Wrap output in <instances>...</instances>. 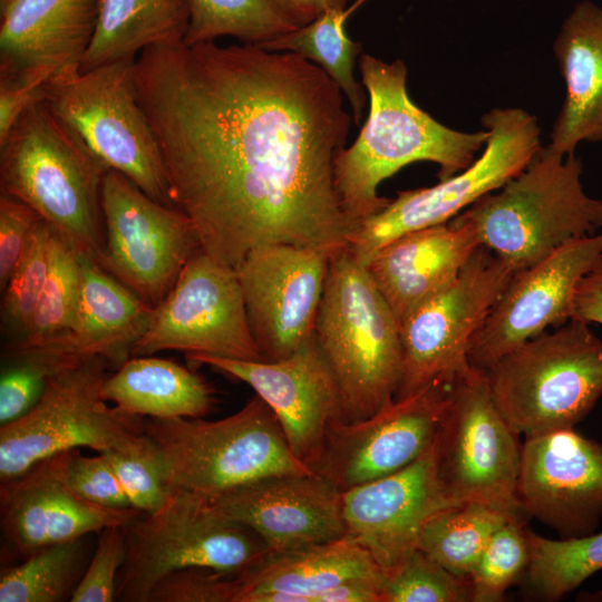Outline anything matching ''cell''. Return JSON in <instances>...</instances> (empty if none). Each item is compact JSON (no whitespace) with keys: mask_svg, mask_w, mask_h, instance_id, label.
Returning a JSON list of instances; mask_svg holds the SVG:
<instances>
[{"mask_svg":"<svg viewBox=\"0 0 602 602\" xmlns=\"http://www.w3.org/2000/svg\"><path fill=\"white\" fill-rule=\"evenodd\" d=\"M135 87L173 204L212 259L237 269L266 244L348 245L358 223L340 204L334 162L351 115L320 67L253 45L181 41L144 49Z\"/></svg>","mask_w":602,"mask_h":602,"instance_id":"1","label":"cell"},{"mask_svg":"<svg viewBox=\"0 0 602 602\" xmlns=\"http://www.w3.org/2000/svg\"><path fill=\"white\" fill-rule=\"evenodd\" d=\"M571 319L602 326V261L577 283Z\"/></svg>","mask_w":602,"mask_h":602,"instance_id":"47","label":"cell"},{"mask_svg":"<svg viewBox=\"0 0 602 602\" xmlns=\"http://www.w3.org/2000/svg\"><path fill=\"white\" fill-rule=\"evenodd\" d=\"M515 271L479 245L458 276L414 310L400 324L402 375L395 399L435 381L453 382L469 372L472 338Z\"/></svg>","mask_w":602,"mask_h":602,"instance_id":"13","label":"cell"},{"mask_svg":"<svg viewBox=\"0 0 602 602\" xmlns=\"http://www.w3.org/2000/svg\"><path fill=\"white\" fill-rule=\"evenodd\" d=\"M437 443L438 475L453 501L522 511V446L495 405L484 371L473 368L450 385Z\"/></svg>","mask_w":602,"mask_h":602,"instance_id":"12","label":"cell"},{"mask_svg":"<svg viewBox=\"0 0 602 602\" xmlns=\"http://www.w3.org/2000/svg\"><path fill=\"white\" fill-rule=\"evenodd\" d=\"M108 171L45 100L28 107L0 142L1 194L28 204L78 255L98 265Z\"/></svg>","mask_w":602,"mask_h":602,"instance_id":"3","label":"cell"},{"mask_svg":"<svg viewBox=\"0 0 602 602\" xmlns=\"http://www.w3.org/2000/svg\"><path fill=\"white\" fill-rule=\"evenodd\" d=\"M78 256L80 295L75 324L67 337L81 353L103 357L117 369L132 357L155 308L97 263Z\"/></svg>","mask_w":602,"mask_h":602,"instance_id":"28","label":"cell"},{"mask_svg":"<svg viewBox=\"0 0 602 602\" xmlns=\"http://www.w3.org/2000/svg\"><path fill=\"white\" fill-rule=\"evenodd\" d=\"M520 517L517 512L467 502L431 516L423 527L417 547L454 575L469 579L494 532Z\"/></svg>","mask_w":602,"mask_h":602,"instance_id":"32","label":"cell"},{"mask_svg":"<svg viewBox=\"0 0 602 602\" xmlns=\"http://www.w3.org/2000/svg\"><path fill=\"white\" fill-rule=\"evenodd\" d=\"M186 357L249 385L275 414L293 455L310 469L329 426L346 421L339 386L314 336L289 357L271 362L200 353Z\"/></svg>","mask_w":602,"mask_h":602,"instance_id":"19","label":"cell"},{"mask_svg":"<svg viewBox=\"0 0 602 602\" xmlns=\"http://www.w3.org/2000/svg\"><path fill=\"white\" fill-rule=\"evenodd\" d=\"M379 599L380 602H464L470 601V584L417 547L382 570Z\"/></svg>","mask_w":602,"mask_h":602,"instance_id":"39","label":"cell"},{"mask_svg":"<svg viewBox=\"0 0 602 602\" xmlns=\"http://www.w3.org/2000/svg\"><path fill=\"white\" fill-rule=\"evenodd\" d=\"M331 251L276 243L250 251L236 271L263 361L292 355L314 333Z\"/></svg>","mask_w":602,"mask_h":602,"instance_id":"17","label":"cell"},{"mask_svg":"<svg viewBox=\"0 0 602 602\" xmlns=\"http://www.w3.org/2000/svg\"><path fill=\"white\" fill-rule=\"evenodd\" d=\"M208 502L224 517L254 531L270 552L346 535L342 493L314 472L263 477Z\"/></svg>","mask_w":602,"mask_h":602,"instance_id":"23","label":"cell"},{"mask_svg":"<svg viewBox=\"0 0 602 602\" xmlns=\"http://www.w3.org/2000/svg\"><path fill=\"white\" fill-rule=\"evenodd\" d=\"M67 338L3 348L0 376V425L27 414L52 377L87 358Z\"/></svg>","mask_w":602,"mask_h":602,"instance_id":"33","label":"cell"},{"mask_svg":"<svg viewBox=\"0 0 602 602\" xmlns=\"http://www.w3.org/2000/svg\"><path fill=\"white\" fill-rule=\"evenodd\" d=\"M382 567L348 535L269 552L240 572L239 602H313L315 594L356 577H378Z\"/></svg>","mask_w":602,"mask_h":602,"instance_id":"26","label":"cell"},{"mask_svg":"<svg viewBox=\"0 0 602 602\" xmlns=\"http://www.w3.org/2000/svg\"><path fill=\"white\" fill-rule=\"evenodd\" d=\"M101 454L113 466L133 507L145 514L154 513L172 496L146 435L137 446L109 449Z\"/></svg>","mask_w":602,"mask_h":602,"instance_id":"41","label":"cell"},{"mask_svg":"<svg viewBox=\"0 0 602 602\" xmlns=\"http://www.w3.org/2000/svg\"><path fill=\"white\" fill-rule=\"evenodd\" d=\"M359 69L369 95L368 117L355 143L334 162L340 204L358 224L389 203L377 193L382 181L418 161L436 163L439 179L450 177L474 162L488 136L487 130L448 128L417 107L408 96L401 60L387 64L362 55Z\"/></svg>","mask_w":602,"mask_h":602,"instance_id":"2","label":"cell"},{"mask_svg":"<svg viewBox=\"0 0 602 602\" xmlns=\"http://www.w3.org/2000/svg\"><path fill=\"white\" fill-rule=\"evenodd\" d=\"M47 84L26 76L0 77V142L28 107L45 100Z\"/></svg>","mask_w":602,"mask_h":602,"instance_id":"46","label":"cell"},{"mask_svg":"<svg viewBox=\"0 0 602 602\" xmlns=\"http://www.w3.org/2000/svg\"><path fill=\"white\" fill-rule=\"evenodd\" d=\"M123 528L126 555L116 585V600L123 602H149L154 588L177 570L202 566L240 573L270 552L250 527L188 492H173L162 508Z\"/></svg>","mask_w":602,"mask_h":602,"instance_id":"8","label":"cell"},{"mask_svg":"<svg viewBox=\"0 0 602 602\" xmlns=\"http://www.w3.org/2000/svg\"><path fill=\"white\" fill-rule=\"evenodd\" d=\"M68 480L85 499L109 508L133 507L107 457L84 456L77 448L68 465Z\"/></svg>","mask_w":602,"mask_h":602,"instance_id":"44","label":"cell"},{"mask_svg":"<svg viewBox=\"0 0 602 602\" xmlns=\"http://www.w3.org/2000/svg\"><path fill=\"white\" fill-rule=\"evenodd\" d=\"M188 21L186 0H101L79 72L136 59L151 46L184 41Z\"/></svg>","mask_w":602,"mask_h":602,"instance_id":"30","label":"cell"},{"mask_svg":"<svg viewBox=\"0 0 602 602\" xmlns=\"http://www.w3.org/2000/svg\"><path fill=\"white\" fill-rule=\"evenodd\" d=\"M530 545L527 577L542 599L556 601L602 569V532L551 540L526 532Z\"/></svg>","mask_w":602,"mask_h":602,"instance_id":"36","label":"cell"},{"mask_svg":"<svg viewBox=\"0 0 602 602\" xmlns=\"http://www.w3.org/2000/svg\"><path fill=\"white\" fill-rule=\"evenodd\" d=\"M348 9H329L308 25L300 26L261 48L297 54L320 67L349 101L353 120L360 124L366 105V88L353 74L361 45L346 32Z\"/></svg>","mask_w":602,"mask_h":602,"instance_id":"31","label":"cell"},{"mask_svg":"<svg viewBox=\"0 0 602 602\" xmlns=\"http://www.w3.org/2000/svg\"><path fill=\"white\" fill-rule=\"evenodd\" d=\"M178 350L222 358L263 361L249 324L236 269L202 249L179 273L135 344L132 357Z\"/></svg>","mask_w":602,"mask_h":602,"instance_id":"15","label":"cell"},{"mask_svg":"<svg viewBox=\"0 0 602 602\" xmlns=\"http://www.w3.org/2000/svg\"><path fill=\"white\" fill-rule=\"evenodd\" d=\"M87 564L84 537L43 547L2 569L0 602L69 601Z\"/></svg>","mask_w":602,"mask_h":602,"instance_id":"35","label":"cell"},{"mask_svg":"<svg viewBox=\"0 0 602 602\" xmlns=\"http://www.w3.org/2000/svg\"><path fill=\"white\" fill-rule=\"evenodd\" d=\"M553 48L566 96L550 146L569 155L581 142L602 140V8L590 0L576 3Z\"/></svg>","mask_w":602,"mask_h":602,"instance_id":"27","label":"cell"},{"mask_svg":"<svg viewBox=\"0 0 602 602\" xmlns=\"http://www.w3.org/2000/svg\"><path fill=\"white\" fill-rule=\"evenodd\" d=\"M530 562V545L520 518L497 528L470 575V601L495 602L516 581Z\"/></svg>","mask_w":602,"mask_h":602,"instance_id":"40","label":"cell"},{"mask_svg":"<svg viewBox=\"0 0 602 602\" xmlns=\"http://www.w3.org/2000/svg\"><path fill=\"white\" fill-rule=\"evenodd\" d=\"M41 217L28 204L12 196L0 195V289L21 258Z\"/></svg>","mask_w":602,"mask_h":602,"instance_id":"45","label":"cell"},{"mask_svg":"<svg viewBox=\"0 0 602 602\" xmlns=\"http://www.w3.org/2000/svg\"><path fill=\"white\" fill-rule=\"evenodd\" d=\"M313 336L339 386L346 421L366 419L395 398L400 326L347 246L330 255Z\"/></svg>","mask_w":602,"mask_h":602,"instance_id":"4","label":"cell"},{"mask_svg":"<svg viewBox=\"0 0 602 602\" xmlns=\"http://www.w3.org/2000/svg\"><path fill=\"white\" fill-rule=\"evenodd\" d=\"M602 261V232L569 242L514 273L472 338L469 365L485 371L525 341L572 318L580 280Z\"/></svg>","mask_w":602,"mask_h":602,"instance_id":"18","label":"cell"},{"mask_svg":"<svg viewBox=\"0 0 602 602\" xmlns=\"http://www.w3.org/2000/svg\"><path fill=\"white\" fill-rule=\"evenodd\" d=\"M488 133L482 156L431 187L398 192L379 212L360 221L347 247L365 266L392 240L420 229L448 223L484 195L520 174L540 151L535 117L520 108L484 115Z\"/></svg>","mask_w":602,"mask_h":602,"instance_id":"11","label":"cell"},{"mask_svg":"<svg viewBox=\"0 0 602 602\" xmlns=\"http://www.w3.org/2000/svg\"><path fill=\"white\" fill-rule=\"evenodd\" d=\"M78 254L54 232L47 278L26 338L3 348L25 347L68 336L75 324L80 295Z\"/></svg>","mask_w":602,"mask_h":602,"instance_id":"37","label":"cell"},{"mask_svg":"<svg viewBox=\"0 0 602 602\" xmlns=\"http://www.w3.org/2000/svg\"><path fill=\"white\" fill-rule=\"evenodd\" d=\"M101 0H0V77L49 82L79 71Z\"/></svg>","mask_w":602,"mask_h":602,"instance_id":"24","label":"cell"},{"mask_svg":"<svg viewBox=\"0 0 602 602\" xmlns=\"http://www.w3.org/2000/svg\"><path fill=\"white\" fill-rule=\"evenodd\" d=\"M570 319L484 371L499 412L520 436L573 428L602 396V340Z\"/></svg>","mask_w":602,"mask_h":602,"instance_id":"7","label":"cell"},{"mask_svg":"<svg viewBox=\"0 0 602 602\" xmlns=\"http://www.w3.org/2000/svg\"><path fill=\"white\" fill-rule=\"evenodd\" d=\"M452 383L435 381L366 419L332 423L311 469L342 493L411 464L436 440Z\"/></svg>","mask_w":602,"mask_h":602,"instance_id":"16","label":"cell"},{"mask_svg":"<svg viewBox=\"0 0 602 602\" xmlns=\"http://www.w3.org/2000/svg\"><path fill=\"white\" fill-rule=\"evenodd\" d=\"M135 60L52 79L45 101L109 169L175 207L161 151L137 100Z\"/></svg>","mask_w":602,"mask_h":602,"instance_id":"9","label":"cell"},{"mask_svg":"<svg viewBox=\"0 0 602 602\" xmlns=\"http://www.w3.org/2000/svg\"><path fill=\"white\" fill-rule=\"evenodd\" d=\"M437 437L406 467L342 492L346 535L363 546L382 570L417 548L431 516L460 504L447 495L440 482Z\"/></svg>","mask_w":602,"mask_h":602,"instance_id":"22","label":"cell"},{"mask_svg":"<svg viewBox=\"0 0 602 602\" xmlns=\"http://www.w3.org/2000/svg\"><path fill=\"white\" fill-rule=\"evenodd\" d=\"M144 433L172 493L211 499L263 477L312 473L293 455L275 414L258 395L217 420L145 418Z\"/></svg>","mask_w":602,"mask_h":602,"instance_id":"6","label":"cell"},{"mask_svg":"<svg viewBox=\"0 0 602 602\" xmlns=\"http://www.w3.org/2000/svg\"><path fill=\"white\" fill-rule=\"evenodd\" d=\"M109 367L103 357L89 356L66 368L27 414L0 426V483L64 450L127 449L145 439V418L103 398Z\"/></svg>","mask_w":602,"mask_h":602,"instance_id":"10","label":"cell"},{"mask_svg":"<svg viewBox=\"0 0 602 602\" xmlns=\"http://www.w3.org/2000/svg\"><path fill=\"white\" fill-rule=\"evenodd\" d=\"M190 21L184 43L215 41L231 36L262 47L298 28L274 0H186Z\"/></svg>","mask_w":602,"mask_h":602,"instance_id":"34","label":"cell"},{"mask_svg":"<svg viewBox=\"0 0 602 602\" xmlns=\"http://www.w3.org/2000/svg\"><path fill=\"white\" fill-rule=\"evenodd\" d=\"M282 12L298 27L317 19L329 9H347L350 0H274Z\"/></svg>","mask_w":602,"mask_h":602,"instance_id":"48","label":"cell"},{"mask_svg":"<svg viewBox=\"0 0 602 602\" xmlns=\"http://www.w3.org/2000/svg\"><path fill=\"white\" fill-rule=\"evenodd\" d=\"M239 573L191 566L166 575L149 602H239Z\"/></svg>","mask_w":602,"mask_h":602,"instance_id":"42","label":"cell"},{"mask_svg":"<svg viewBox=\"0 0 602 602\" xmlns=\"http://www.w3.org/2000/svg\"><path fill=\"white\" fill-rule=\"evenodd\" d=\"M103 398L134 416L169 419L205 417L214 392L198 373L172 360L135 356L103 385Z\"/></svg>","mask_w":602,"mask_h":602,"instance_id":"29","label":"cell"},{"mask_svg":"<svg viewBox=\"0 0 602 602\" xmlns=\"http://www.w3.org/2000/svg\"><path fill=\"white\" fill-rule=\"evenodd\" d=\"M101 207L105 249L99 265L156 308L201 249L194 224L114 169L103 181Z\"/></svg>","mask_w":602,"mask_h":602,"instance_id":"14","label":"cell"},{"mask_svg":"<svg viewBox=\"0 0 602 602\" xmlns=\"http://www.w3.org/2000/svg\"><path fill=\"white\" fill-rule=\"evenodd\" d=\"M125 555L126 538L123 526H109L100 531L94 554L69 601H115L117 576Z\"/></svg>","mask_w":602,"mask_h":602,"instance_id":"43","label":"cell"},{"mask_svg":"<svg viewBox=\"0 0 602 602\" xmlns=\"http://www.w3.org/2000/svg\"><path fill=\"white\" fill-rule=\"evenodd\" d=\"M582 162L550 145L497 193H488L456 215L515 272L562 245L602 227V201L585 194Z\"/></svg>","mask_w":602,"mask_h":602,"instance_id":"5","label":"cell"},{"mask_svg":"<svg viewBox=\"0 0 602 602\" xmlns=\"http://www.w3.org/2000/svg\"><path fill=\"white\" fill-rule=\"evenodd\" d=\"M517 499L563 538L594 533L602 515V444L573 428L526 437Z\"/></svg>","mask_w":602,"mask_h":602,"instance_id":"21","label":"cell"},{"mask_svg":"<svg viewBox=\"0 0 602 602\" xmlns=\"http://www.w3.org/2000/svg\"><path fill=\"white\" fill-rule=\"evenodd\" d=\"M51 239V229L40 220L2 290L3 346L19 343L28 333L49 269Z\"/></svg>","mask_w":602,"mask_h":602,"instance_id":"38","label":"cell"},{"mask_svg":"<svg viewBox=\"0 0 602 602\" xmlns=\"http://www.w3.org/2000/svg\"><path fill=\"white\" fill-rule=\"evenodd\" d=\"M76 449L46 457L0 483L2 537L22 560L49 545L125 526L144 514L135 507H104L77 494L68 480Z\"/></svg>","mask_w":602,"mask_h":602,"instance_id":"20","label":"cell"},{"mask_svg":"<svg viewBox=\"0 0 602 602\" xmlns=\"http://www.w3.org/2000/svg\"><path fill=\"white\" fill-rule=\"evenodd\" d=\"M479 245L469 225L452 219L392 240L366 268L400 326L458 276Z\"/></svg>","mask_w":602,"mask_h":602,"instance_id":"25","label":"cell"}]
</instances>
